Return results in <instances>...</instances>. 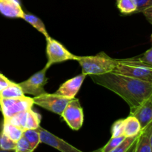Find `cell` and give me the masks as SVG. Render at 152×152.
<instances>
[{"mask_svg":"<svg viewBox=\"0 0 152 152\" xmlns=\"http://www.w3.org/2000/svg\"><path fill=\"white\" fill-rule=\"evenodd\" d=\"M93 82L117 94L130 107V111L152 96V83L114 72L90 76Z\"/></svg>","mask_w":152,"mask_h":152,"instance_id":"6da1fadb","label":"cell"},{"mask_svg":"<svg viewBox=\"0 0 152 152\" xmlns=\"http://www.w3.org/2000/svg\"><path fill=\"white\" fill-rule=\"evenodd\" d=\"M77 61L82 68V74L91 76L112 72L117 66L118 59L102 51L94 56H77Z\"/></svg>","mask_w":152,"mask_h":152,"instance_id":"7a4b0ae2","label":"cell"},{"mask_svg":"<svg viewBox=\"0 0 152 152\" xmlns=\"http://www.w3.org/2000/svg\"><path fill=\"white\" fill-rule=\"evenodd\" d=\"M112 72L152 83V66L142 62L139 57L118 59Z\"/></svg>","mask_w":152,"mask_h":152,"instance_id":"3957f363","label":"cell"},{"mask_svg":"<svg viewBox=\"0 0 152 152\" xmlns=\"http://www.w3.org/2000/svg\"><path fill=\"white\" fill-rule=\"evenodd\" d=\"M46 54L48 62L45 66L50 68L54 64L68 60H77V56L73 54L57 40L49 37L46 38Z\"/></svg>","mask_w":152,"mask_h":152,"instance_id":"277c9868","label":"cell"},{"mask_svg":"<svg viewBox=\"0 0 152 152\" xmlns=\"http://www.w3.org/2000/svg\"><path fill=\"white\" fill-rule=\"evenodd\" d=\"M34 105L33 98L22 96L16 98H0V111L2 113L4 120L28 111Z\"/></svg>","mask_w":152,"mask_h":152,"instance_id":"5b68a950","label":"cell"},{"mask_svg":"<svg viewBox=\"0 0 152 152\" xmlns=\"http://www.w3.org/2000/svg\"><path fill=\"white\" fill-rule=\"evenodd\" d=\"M71 99L55 93L48 94V92L33 98L34 105L60 116Z\"/></svg>","mask_w":152,"mask_h":152,"instance_id":"8992f818","label":"cell"},{"mask_svg":"<svg viewBox=\"0 0 152 152\" xmlns=\"http://www.w3.org/2000/svg\"><path fill=\"white\" fill-rule=\"evenodd\" d=\"M48 69V68L45 66L41 71L33 74L27 80L19 83L25 95L31 94L34 95V96H38L47 93L45 90V86L48 81V79L46 77Z\"/></svg>","mask_w":152,"mask_h":152,"instance_id":"52a82bcc","label":"cell"},{"mask_svg":"<svg viewBox=\"0 0 152 152\" xmlns=\"http://www.w3.org/2000/svg\"><path fill=\"white\" fill-rule=\"evenodd\" d=\"M61 117L72 130H80L84 122L83 108L80 105V100L76 98L71 99L61 114Z\"/></svg>","mask_w":152,"mask_h":152,"instance_id":"ba28073f","label":"cell"},{"mask_svg":"<svg viewBox=\"0 0 152 152\" xmlns=\"http://www.w3.org/2000/svg\"><path fill=\"white\" fill-rule=\"evenodd\" d=\"M37 129L39 134L41 143H45L46 145H50L61 152H83L79 150L78 148L71 145V144L67 142L64 140L58 137L46 129L42 128L41 126H39Z\"/></svg>","mask_w":152,"mask_h":152,"instance_id":"9c48e42d","label":"cell"},{"mask_svg":"<svg viewBox=\"0 0 152 152\" xmlns=\"http://www.w3.org/2000/svg\"><path fill=\"white\" fill-rule=\"evenodd\" d=\"M86 77V76L85 74H81L70 80H68L61 85L60 87L55 92V94L65 96V97L70 98V99L75 98L76 95L81 88Z\"/></svg>","mask_w":152,"mask_h":152,"instance_id":"30bf717a","label":"cell"},{"mask_svg":"<svg viewBox=\"0 0 152 152\" xmlns=\"http://www.w3.org/2000/svg\"><path fill=\"white\" fill-rule=\"evenodd\" d=\"M130 115L136 117L140 124L142 131L152 123V96L140 106L130 111Z\"/></svg>","mask_w":152,"mask_h":152,"instance_id":"8fae6325","label":"cell"},{"mask_svg":"<svg viewBox=\"0 0 152 152\" xmlns=\"http://www.w3.org/2000/svg\"><path fill=\"white\" fill-rule=\"evenodd\" d=\"M24 10L19 0H0V13L10 19H22Z\"/></svg>","mask_w":152,"mask_h":152,"instance_id":"7c38bea8","label":"cell"},{"mask_svg":"<svg viewBox=\"0 0 152 152\" xmlns=\"http://www.w3.org/2000/svg\"><path fill=\"white\" fill-rule=\"evenodd\" d=\"M134 152H152V123L140 134Z\"/></svg>","mask_w":152,"mask_h":152,"instance_id":"4fadbf2b","label":"cell"},{"mask_svg":"<svg viewBox=\"0 0 152 152\" xmlns=\"http://www.w3.org/2000/svg\"><path fill=\"white\" fill-rule=\"evenodd\" d=\"M142 132L140 124L137 119L133 115H129L124 120V136L128 137L137 136Z\"/></svg>","mask_w":152,"mask_h":152,"instance_id":"5bb4252c","label":"cell"},{"mask_svg":"<svg viewBox=\"0 0 152 152\" xmlns=\"http://www.w3.org/2000/svg\"><path fill=\"white\" fill-rule=\"evenodd\" d=\"M22 19H23L24 20L26 21L28 23H29L30 25H32L35 29H37V31L39 33H41L43 36L46 38L49 37L48 33L47 30H46L45 25L44 22H42L40 18H39L38 16H37L36 15L32 14V13H24L23 16H22Z\"/></svg>","mask_w":152,"mask_h":152,"instance_id":"9a60e30c","label":"cell"},{"mask_svg":"<svg viewBox=\"0 0 152 152\" xmlns=\"http://www.w3.org/2000/svg\"><path fill=\"white\" fill-rule=\"evenodd\" d=\"M1 132L10 140L16 142L22 137L24 130L21 128L14 126L9 122L3 120L2 128H1Z\"/></svg>","mask_w":152,"mask_h":152,"instance_id":"2e32d148","label":"cell"},{"mask_svg":"<svg viewBox=\"0 0 152 152\" xmlns=\"http://www.w3.org/2000/svg\"><path fill=\"white\" fill-rule=\"evenodd\" d=\"M41 115L34 111L32 108L26 111L25 115V130L26 129H37L40 126Z\"/></svg>","mask_w":152,"mask_h":152,"instance_id":"e0dca14e","label":"cell"},{"mask_svg":"<svg viewBox=\"0 0 152 152\" xmlns=\"http://www.w3.org/2000/svg\"><path fill=\"white\" fill-rule=\"evenodd\" d=\"M22 96H25V94L22 91L19 83L13 81L7 88L0 91V98H16Z\"/></svg>","mask_w":152,"mask_h":152,"instance_id":"ac0fdd59","label":"cell"},{"mask_svg":"<svg viewBox=\"0 0 152 152\" xmlns=\"http://www.w3.org/2000/svg\"><path fill=\"white\" fill-rule=\"evenodd\" d=\"M117 6L123 15L136 13L137 5L134 0H117Z\"/></svg>","mask_w":152,"mask_h":152,"instance_id":"d6986e66","label":"cell"},{"mask_svg":"<svg viewBox=\"0 0 152 152\" xmlns=\"http://www.w3.org/2000/svg\"><path fill=\"white\" fill-rule=\"evenodd\" d=\"M22 136L28 140L32 149L35 150L40 142L39 134L37 129H26L24 130Z\"/></svg>","mask_w":152,"mask_h":152,"instance_id":"ffe728a7","label":"cell"},{"mask_svg":"<svg viewBox=\"0 0 152 152\" xmlns=\"http://www.w3.org/2000/svg\"><path fill=\"white\" fill-rule=\"evenodd\" d=\"M139 135L134 137H126L124 139V140L118 146L116 147L114 149H113L112 151H111L110 152H126L130 148L132 144L135 142V140L137 139Z\"/></svg>","mask_w":152,"mask_h":152,"instance_id":"44dd1931","label":"cell"},{"mask_svg":"<svg viewBox=\"0 0 152 152\" xmlns=\"http://www.w3.org/2000/svg\"><path fill=\"white\" fill-rule=\"evenodd\" d=\"M0 148L1 149L7 150H15L16 149V142L7 137L5 134L0 132Z\"/></svg>","mask_w":152,"mask_h":152,"instance_id":"7402d4cb","label":"cell"},{"mask_svg":"<svg viewBox=\"0 0 152 152\" xmlns=\"http://www.w3.org/2000/svg\"><path fill=\"white\" fill-rule=\"evenodd\" d=\"M111 137H117L124 135V120H118L113 123L111 129Z\"/></svg>","mask_w":152,"mask_h":152,"instance_id":"603a6c76","label":"cell"},{"mask_svg":"<svg viewBox=\"0 0 152 152\" xmlns=\"http://www.w3.org/2000/svg\"><path fill=\"white\" fill-rule=\"evenodd\" d=\"M126 138V137L123 135V136L117 137H111L110 139V140L107 142V144L105 145H104L101 150L102 152H110L112 151L113 149L116 148V147L118 146L123 140Z\"/></svg>","mask_w":152,"mask_h":152,"instance_id":"cb8c5ba5","label":"cell"},{"mask_svg":"<svg viewBox=\"0 0 152 152\" xmlns=\"http://www.w3.org/2000/svg\"><path fill=\"white\" fill-rule=\"evenodd\" d=\"M15 151L18 152H33L34 150L32 149L28 140L23 136H22V137L16 142Z\"/></svg>","mask_w":152,"mask_h":152,"instance_id":"d4e9b609","label":"cell"},{"mask_svg":"<svg viewBox=\"0 0 152 152\" xmlns=\"http://www.w3.org/2000/svg\"><path fill=\"white\" fill-rule=\"evenodd\" d=\"M134 1L137 5L136 13H141L146 7L152 6V0H134Z\"/></svg>","mask_w":152,"mask_h":152,"instance_id":"484cf974","label":"cell"},{"mask_svg":"<svg viewBox=\"0 0 152 152\" xmlns=\"http://www.w3.org/2000/svg\"><path fill=\"white\" fill-rule=\"evenodd\" d=\"M140 61L142 62L152 66V48H149L146 51L144 52L143 54L139 57Z\"/></svg>","mask_w":152,"mask_h":152,"instance_id":"4316f807","label":"cell"},{"mask_svg":"<svg viewBox=\"0 0 152 152\" xmlns=\"http://www.w3.org/2000/svg\"><path fill=\"white\" fill-rule=\"evenodd\" d=\"M11 83V80L7 78L4 74L0 73V91H1L5 88H7Z\"/></svg>","mask_w":152,"mask_h":152,"instance_id":"83f0119b","label":"cell"},{"mask_svg":"<svg viewBox=\"0 0 152 152\" xmlns=\"http://www.w3.org/2000/svg\"><path fill=\"white\" fill-rule=\"evenodd\" d=\"M141 13H142L144 14V16H145L147 20L148 21L149 23H152V6H149V7H146L145 9H144Z\"/></svg>","mask_w":152,"mask_h":152,"instance_id":"f1b7e54d","label":"cell"},{"mask_svg":"<svg viewBox=\"0 0 152 152\" xmlns=\"http://www.w3.org/2000/svg\"><path fill=\"white\" fill-rule=\"evenodd\" d=\"M137 140H135V142H134L133 144H132V145L130 147V148H129V149L128 150V151H126V152H134L135 151V148H136V143H137Z\"/></svg>","mask_w":152,"mask_h":152,"instance_id":"f546056e","label":"cell"},{"mask_svg":"<svg viewBox=\"0 0 152 152\" xmlns=\"http://www.w3.org/2000/svg\"><path fill=\"white\" fill-rule=\"evenodd\" d=\"M0 152H15V150H10V151H7V150L1 149V148H0Z\"/></svg>","mask_w":152,"mask_h":152,"instance_id":"4dcf8cb0","label":"cell"},{"mask_svg":"<svg viewBox=\"0 0 152 152\" xmlns=\"http://www.w3.org/2000/svg\"><path fill=\"white\" fill-rule=\"evenodd\" d=\"M93 152H102V150H101V148H99V149L96 150V151H93Z\"/></svg>","mask_w":152,"mask_h":152,"instance_id":"1f68e13d","label":"cell"}]
</instances>
